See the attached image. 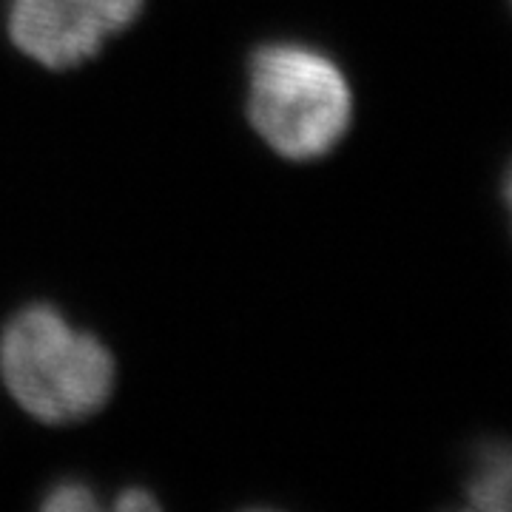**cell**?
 Instances as JSON below:
<instances>
[{
  "mask_svg": "<svg viewBox=\"0 0 512 512\" xmlns=\"http://www.w3.org/2000/svg\"><path fill=\"white\" fill-rule=\"evenodd\" d=\"M0 384L29 419L66 427L111 402L117 362L94 330L52 302H29L0 328Z\"/></svg>",
  "mask_w": 512,
  "mask_h": 512,
  "instance_id": "1",
  "label": "cell"
},
{
  "mask_svg": "<svg viewBox=\"0 0 512 512\" xmlns=\"http://www.w3.org/2000/svg\"><path fill=\"white\" fill-rule=\"evenodd\" d=\"M353 86L336 57L302 40L256 46L245 63V117L291 163L328 157L353 126Z\"/></svg>",
  "mask_w": 512,
  "mask_h": 512,
  "instance_id": "2",
  "label": "cell"
},
{
  "mask_svg": "<svg viewBox=\"0 0 512 512\" xmlns=\"http://www.w3.org/2000/svg\"><path fill=\"white\" fill-rule=\"evenodd\" d=\"M146 12V0H9L6 35L49 72L89 63Z\"/></svg>",
  "mask_w": 512,
  "mask_h": 512,
  "instance_id": "3",
  "label": "cell"
},
{
  "mask_svg": "<svg viewBox=\"0 0 512 512\" xmlns=\"http://www.w3.org/2000/svg\"><path fill=\"white\" fill-rule=\"evenodd\" d=\"M464 478V507L476 512L510 510V447L504 441H487L470 464Z\"/></svg>",
  "mask_w": 512,
  "mask_h": 512,
  "instance_id": "4",
  "label": "cell"
},
{
  "mask_svg": "<svg viewBox=\"0 0 512 512\" xmlns=\"http://www.w3.org/2000/svg\"><path fill=\"white\" fill-rule=\"evenodd\" d=\"M40 510L46 512H92L100 510V498L94 495V490L80 481V478H63L57 481L52 490H46Z\"/></svg>",
  "mask_w": 512,
  "mask_h": 512,
  "instance_id": "5",
  "label": "cell"
},
{
  "mask_svg": "<svg viewBox=\"0 0 512 512\" xmlns=\"http://www.w3.org/2000/svg\"><path fill=\"white\" fill-rule=\"evenodd\" d=\"M163 504L154 498L151 490L146 487H126V490H120L117 498H114V510L120 512H140V510H160Z\"/></svg>",
  "mask_w": 512,
  "mask_h": 512,
  "instance_id": "6",
  "label": "cell"
}]
</instances>
